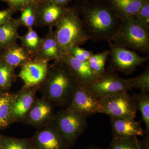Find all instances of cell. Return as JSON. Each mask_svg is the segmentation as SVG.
Here are the masks:
<instances>
[{"label":"cell","instance_id":"6da1fadb","mask_svg":"<svg viewBox=\"0 0 149 149\" xmlns=\"http://www.w3.org/2000/svg\"><path fill=\"white\" fill-rule=\"evenodd\" d=\"M74 6L90 40L95 42L111 41L120 20L104 0L76 2Z\"/></svg>","mask_w":149,"mask_h":149},{"label":"cell","instance_id":"7a4b0ae2","mask_svg":"<svg viewBox=\"0 0 149 149\" xmlns=\"http://www.w3.org/2000/svg\"><path fill=\"white\" fill-rule=\"evenodd\" d=\"M78 80L62 60L49 66L45 79L39 91L42 98L58 107L69 105Z\"/></svg>","mask_w":149,"mask_h":149},{"label":"cell","instance_id":"3957f363","mask_svg":"<svg viewBox=\"0 0 149 149\" xmlns=\"http://www.w3.org/2000/svg\"><path fill=\"white\" fill-rule=\"evenodd\" d=\"M54 32L64 55L68 54L72 48L80 47L90 40L74 6L68 7Z\"/></svg>","mask_w":149,"mask_h":149},{"label":"cell","instance_id":"277c9868","mask_svg":"<svg viewBox=\"0 0 149 149\" xmlns=\"http://www.w3.org/2000/svg\"><path fill=\"white\" fill-rule=\"evenodd\" d=\"M111 42L133 51L144 54L149 52V24L140 21L134 16L120 20Z\"/></svg>","mask_w":149,"mask_h":149},{"label":"cell","instance_id":"5b68a950","mask_svg":"<svg viewBox=\"0 0 149 149\" xmlns=\"http://www.w3.org/2000/svg\"><path fill=\"white\" fill-rule=\"evenodd\" d=\"M86 116L67 108L56 113L54 122L68 146H73L87 128Z\"/></svg>","mask_w":149,"mask_h":149},{"label":"cell","instance_id":"8992f818","mask_svg":"<svg viewBox=\"0 0 149 149\" xmlns=\"http://www.w3.org/2000/svg\"><path fill=\"white\" fill-rule=\"evenodd\" d=\"M108 42L110 49V71L131 74L148 60V56H141L135 51L118 45L111 41Z\"/></svg>","mask_w":149,"mask_h":149},{"label":"cell","instance_id":"52a82bcc","mask_svg":"<svg viewBox=\"0 0 149 149\" xmlns=\"http://www.w3.org/2000/svg\"><path fill=\"white\" fill-rule=\"evenodd\" d=\"M89 90L99 100L116 93L132 90V79H125L113 71H106L95 80L87 85Z\"/></svg>","mask_w":149,"mask_h":149},{"label":"cell","instance_id":"ba28073f","mask_svg":"<svg viewBox=\"0 0 149 149\" xmlns=\"http://www.w3.org/2000/svg\"><path fill=\"white\" fill-rule=\"evenodd\" d=\"M100 113L110 117H125L135 119L137 109L135 101L128 92L116 93L99 100Z\"/></svg>","mask_w":149,"mask_h":149},{"label":"cell","instance_id":"9c48e42d","mask_svg":"<svg viewBox=\"0 0 149 149\" xmlns=\"http://www.w3.org/2000/svg\"><path fill=\"white\" fill-rule=\"evenodd\" d=\"M67 108L88 117L100 113L101 105L99 99L89 90L87 85L78 81Z\"/></svg>","mask_w":149,"mask_h":149},{"label":"cell","instance_id":"30bf717a","mask_svg":"<svg viewBox=\"0 0 149 149\" xmlns=\"http://www.w3.org/2000/svg\"><path fill=\"white\" fill-rule=\"evenodd\" d=\"M32 149H68L54 122L39 130L29 139Z\"/></svg>","mask_w":149,"mask_h":149},{"label":"cell","instance_id":"8fae6325","mask_svg":"<svg viewBox=\"0 0 149 149\" xmlns=\"http://www.w3.org/2000/svg\"><path fill=\"white\" fill-rule=\"evenodd\" d=\"M55 113L53 104L45 99L35 98L22 122L40 130L54 122Z\"/></svg>","mask_w":149,"mask_h":149},{"label":"cell","instance_id":"7c38bea8","mask_svg":"<svg viewBox=\"0 0 149 149\" xmlns=\"http://www.w3.org/2000/svg\"><path fill=\"white\" fill-rule=\"evenodd\" d=\"M48 62L39 59H32L21 67L18 77L23 81V87L40 85L45 79L49 65Z\"/></svg>","mask_w":149,"mask_h":149},{"label":"cell","instance_id":"4fadbf2b","mask_svg":"<svg viewBox=\"0 0 149 149\" xmlns=\"http://www.w3.org/2000/svg\"><path fill=\"white\" fill-rule=\"evenodd\" d=\"M40 85L22 87L17 94H15L12 104V115L14 123L22 121L35 101V95Z\"/></svg>","mask_w":149,"mask_h":149},{"label":"cell","instance_id":"5bb4252c","mask_svg":"<svg viewBox=\"0 0 149 149\" xmlns=\"http://www.w3.org/2000/svg\"><path fill=\"white\" fill-rule=\"evenodd\" d=\"M68 6L58 5L47 1L39 3L37 9L35 26L56 27Z\"/></svg>","mask_w":149,"mask_h":149},{"label":"cell","instance_id":"9a60e30c","mask_svg":"<svg viewBox=\"0 0 149 149\" xmlns=\"http://www.w3.org/2000/svg\"><path fill=\"white\" fill-rule=\"evenodd\" d=\"M113 139H126L143 136L140 121L125 117H110Z\"/></svg>","mask_w":149,"mask_h":149},{"label":"cell","instance_id":"2e32d148","mask_svg":"<svg viewBox=\"0 0 149 149\" xmlns=\"http://www.w3.org/2000/svg\"><path fill=\"white\" fill-rule=\"evenodd\" d=\"M49 31L44 38H42L38 54L35 58L49 62L61 61L63 55L55 36L52 27H49Z\"/></svg>","mask_w":149,"mask_h":149},{"label":"cell","instance_id":"e0dca14e","mask_svg":"<svg viewBox=\"0 0 149 149\" xmlns=\"http://www.w3.org/2000/svg\"><path fill=\"white\" fill-rule=\"evenodd\" d=\"M62 60L68 67L79 82L88 85L97 78L88 61L79 60L69 54L64 55Z\"/></svg>","mask_w":149,"mask_h":149},{"label":"cell","instance_id":"ac0fdd59","mask_svg":"<svg viewBox=\"0 0 149 149\" xmlns=\"http://www.w3.org/2000/svg\"><path fill=\"white\" fill-rule=\"evenodd\" d=\"M0 59L15 69L33 58L28 51L17 42L11 44L3 49Z\"/></svg>","mask_w":149,"mask_h":149},{"label":"cell","instance_id":"d6986e66","mask_svg":"<svg viewBox=\"0 0 149 149\" xmlns=\"http://www.w3.org/2000/svg\"><path fill=\"white\" fill-rule=\"evenodd\" d=\"M122 20L129 16H134L147 0H104Z\"/></svg>","mask_w":149,"mask_h":149},{"label":"cell","instance_id":"ffe728a7","mask_svg":"<svg viewBox=\"0 0 149 149\" xmlns=\"http://www.w3.org/2000/svg\"><path fill=\"white\" fill-rule=\"evenodd\" d=\"M17 19L11 18L0 25V47L5 49L13 43L16 42L19 39L18 28L20 26Z\"/></svg>","mask_w":149,"mask_h":149},{"label":"cell","instance_id":"44dd1931","mask_svg":"<svg viewBox=\"0 0 149 149\" xmlns=\"http://www.w3.org/2000/svg\"><path fill=\"white\" fill-rule=\"evenodd\" d=\"M15 94L0 93V123L1 128H5L14 123L12 115V104Z\"/></svg>","mask_w":149,"mask_h":149},{"label":"cell","instance_id":"7402d4cb","mask_svg":"<svg viewBox=\"0 0 149 149\" xmlns=\"http://www.w3.org/2000/svg\"><path fill=\"white\" fill-rule=\"evenodd\" d=\"M42 38L33 28H30L28 29L25 35L19 36L18 39L21 41L22 46L28 51L34 59L38 54Z\"/></svg>","mask_w":149,"mask_h":149},{"label":"cell","instance_id":"603a6c76","mask_svg":"<svg viewBox=\"0 0 149 149\" xmlns=\"http://www.w3.org/2000/svg\"><path fill=\"white\" fill-rule=\"evenodd\" d=\"M132 96L137 110H139L142 116V121L145 123L147 135L149 133V95L146 92H141L139 94L133 93Z\"/></svg>","mask_w":149,"mask_h":149},{"label":"cell","instance_id":"cb8c5ba5","mask_svg":"<svg viewBox=\"0 0 149 149\" xmlns=\"http://www.w3.org/2000/svg\"><path fill=\"white\" fill-rule=\"evenodd\" d=\"M14 78V68L0 59V91L7 92Z\"/></svg>","mask_w":149,"mask_h":149},{"label":"cell","instance_id":"d4e9b609","mask_svg":"<svg viewBox=\"0 0 149 149\" xmlns=\"http://www.w3.org/2000/svg\"><path fill=\"white\" fill-rule=\"evenodd\" d=\"M109 54V51L107 50L102 52L93 54L88 61L91 69L97 76H100L105 72L106 62Z\"/></svg>","mask_w":149,"mask_h":149},{"label":"cell","instance_id":"484cf974","mask_svg":"<svg viewBox=\"0 0 149 149\" xmlns=\"http://www.w3.org/2000/svg\"><path fill=\"white\" fill-rule=\"evenodd\" d=\"M0 149H32L29 139L1 136Z\"/></svg>","mask_w":149,"mask_h":149},{"label":"cell","instance_id":"4316f807","mask_svg":"<svg viewBox=\"0 0 149 149\" xmlns=\"http://www.w3.org/2000/svg\"><path fill=\"white\" fill-rule=\"evenodd\" d=\"M38 3L27 6L21 11L20 17L17 19L20 25H24L28 29L35 26L36 13Z\"/></svg>","mask_w":149,"mask_h":149},{"label":"cell","instance_id":"83f0119b","mask_svg":"<svg viewBox=\"0 0 149 149\" xmlns=\"http://www.w3.org/2000/svg\"><path fill=\"white\" fill-rule=\"evenodd\" d=\"M110 149H141L137 137L126 139H113Z\"/></svg>","mask_w":149,"mask_h":149},{"label":"cell","instance_id":"f1b7e54d","mask_svg":"<svg viewBox=\"0 0 149 149\" xmlns=\"http://www.w3.org/2000/svg\"><path fill=\"white\" fill-rule=\"evenodd\" d=\"M133 88L141 90V92H149V68L147 67L142 74L132 78Z\"/></svg>","mask_w":149,"mask_h":149},{"label":"cell","instance_id":"f546056e","mask_svg":"<svg viewBox=\"0 0 149 149\" xmlns=\"http://www.w3.org/2000/svg\"><path fill=\"white\" fill-rule=\"evenodd\" d=\"M4 2L8 6V8L15 12L21 11L27 6L35 3H40L39 0H0Z\"/></svg>","mask_w":149,"mask_h":149},{"label":"cell","instance_id":"4dcf8cb0","mask_svg":"<svg viewBox=\"0 0 149 149\" xmlns=\"http://www.w3.org/2000/svg\"><path fill=\"white\" fill-rule=\"evenodd\" d=\"M93 54L92 51L87 50L80 47H76L72 48L68 54L70 55L81 61H88Z\"/></svg>","mask_w":149,"mask_h":149},{"label":"cell","instance_id":"1f68e13d","mask_svg":"<svg viewBox=\"0 0 149 149\" xmlns=\"http://www.w3.org/2000/svg\"><path fill=\"white\" fill-rule=\"evenodd\" d=\"M134 16L143 23L149 24V0H147Z\"/></svg>","mask_w":149,"mask_h":149},{"label":"cell","instance_id":"d6a6232c","mask_svg":"<svg viewBox=\"0 0 149 149\" xmlns=\"http://www.w3.org/2000/svg\"><path fill=\"white\" fill-rule=\"evenodd\" d=\"M15 13L14 11L9 8L0 11V25L6 23L12 18V16Z\"/></svg>","mask_w":149,"mask_h":149},{"label":"cell","instance_id":"836d02e7","mask_svg":"<svg viewBox=\"0 0 149 149\" xmlns=\"http://www.w3.org/2000/svg\"><path fill=\"white\" fill-rule=\"evenodd\" d=\"M140 149H149V136L147 135L146 138L143 141H139Z\"/></svg>","mask_w":149,"mask_h":149},{"label":"cell","instance_id":"e575fe53","mask_svg":"<svg viewBox=\"0 0 149 149\" xmlns=\"http://www.w3.org/2000/svg\"><path fill=\"white\" fill-rule=\"evenodd\" d=\"M72 1V0H46L45 1L54 3L58 5L68 6V4L71 2Z\"/></svg>","mask_w":149,"mask_h":149},{"label":"cell","instance_id":"d590c367","mask_svg":"<svg viewBox=\"0 0 149 149\" xmlns=\"http://www.w3.org/2000/svg\"><path fill=\"white\" fill-rule=\"evenodd\" d=\"M87 149H110L109 147H108V148H107L103 149L102 148H99L98 147L96 146H92L90 147V148H88Z\"/></svg>","mask_w":149,"mask_h":149},{"label":"cell","instance_id":"8d00e7d4","mask_svg":"<svg viewBox=\"0 0 149 149\" xmlns=\"http://www.w3.org/2000/svg\"><path fill=\"white\" fill-rule=\"evenodd\" d=\"M76 2H84L90 0H76Z\"/></svg>","mask_w":149,"mask_h":149},{"label":"cell","instance_id":"74e56055","mask_svg":"<svg viewBox=\"0 0 149 149\" xmlns=\"http://www.w3.org/2000/svg\"><path fill=\"white\" fill-rule=\"evenodd\" d=\"M1 134H0V140H1Z\"/></svg>","mask_w":149,"mask_h":149},{"label":"cell","instance_id":"f35d334b","mask_svg":"<svg viewBox=\"0 0 149 149\" xmlns=\"http://www.w3.org/2000/svg\"><path fill=\"white\" fill-rule=\"evenodd\" d=\"M0 129H1V123H0Z\"/></svg>","mask_w":149,"mask_h":149},{"label":"cell","instance_id":"ab89813d","mask_svg":"<svg viewBox=\"0 0 149 149\" xmlns=\"http://www.w3.org/2000/svg\"><path fill=\"white\" fill-rule=\"evenodd\" d=\"M1 48L0 47V50H1Z\"/></svg>","mask_w":149,"mask_h":149}]
</instances>
